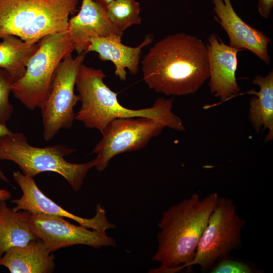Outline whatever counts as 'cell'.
Wrapping results in <instances>:
<instances>
[{"label": "cell", "mask_w": 273, "mask_h": 273, "mask_svg": "<svg viewBox=\"0 0 273 273\" xmlns=\"http://www.w3.org/2000/svg\"><path fill=\"white\" fill-rule=\"evenodd\" d=\"M142 69L144 81L157 93L168 96L195 94L209 78L207 45L185 33L169 34L149 49Z\"/></svg>", "instance_id": "obj_1"}, {"label": "cell", "mask_w": 273, "mask_h": 273, "mask_svg": "<svg viewBox=\"0 0 273 273\" xmlns=\"http://www.w3.org/2000/svg\"><path fill=\"white\" fill-rule=\"evenodd\" d=\"M219 196L214 192L200 199L192 194L165 211L158 224V247L152 260L161 263L157 272H175L190 268L201 235Z\"/></svg>", "instance_id": "obj_2"}, {"label": "cell", "mask_w": 273, "mask_h": 273, "mask_svg": "<svg viewBox=\"0 0 273 273\" xmlns=\"http://www.w3.org/2000/svg\"><path fill=\"white\" fill-rule=\"evenodd\" d=\"M106 74L100 69L81 65L75 86L81 107L75 119L88 128L102 133L112 120L120 118L147 117L163 123L166 127L181 131L185 129L182 120L172 111L173 98H159L152 106L130 109L119 103L117 94L104 82Z\"/></svg>", "instance_id": "obj_3"}, {"label": "cell", "mask_w": 273, "mask_h": 273, "mask_svg": "<svg viewBox=\"0 0 273 273\" xmlns=\"http://www.w3.org/2000/svg\"><path fill=\"white\" fill-rule=\"evenodd\" d=\"M79 0H0V38L14 35L29 44L68 31Z\"/></svg>", "instance_id": "obj_4"}, {"label": "cell", "mask_w": 273, "mask_h": 273, "mask_svg": "<svg viewBox=\"0 0 273 273\" xmlns=\"http://www.w3.org/2000/svg\"><path fill=\"white\" fill-rule=\"evenodd\" d=\"M75 151V149L62 144L33 146L22 132H12L0 136V160L13 162L24 174L33 178L44 172L57 173L77 192L96 163L94 159L82 163H71L65 159Z\"/></svg>", "instance_id": "obj_5"}, {"label": "cell", "mask_w": 273, "mask_h": 273, "mask_svg": "<svg viewBox=\"0 0 273 273\" xmlns=\"http://www.w3.org/2000/svg\"><path fill=\"white\" fill-rule=\"evenodd\" d=\"M38 43L24 74L12 87L13 96L30 110L40 108L48 96L58 65L74 50L68 32L49 34Z\"/></svg>", "instance_id": "obj_6"}, {"label": "cell", "mask_w": 273, "mask_h": 273, "mask_svg": "<svg viewBox=\"0 0 273 273\" xmlns=\"http://www.w3.org/2000/svg\"><path fill=\"white\" fill-rule=\"evenodd\" d=\"M85 54L74 58L69 55L56 69L48 96L39 108L45 141L52 140L62 129L70 128L75 120L74 107L79 98L74 87Z\"/></svg>", "instance_id": "obj_7"}, {"label": "cell", "mask_w": 273, "mask_h": 273, "mask_svg": "<svg viewBox=\"0 0 273 273\" xmlns=\"http://www.w3.org/2000/svg\"><path fill=\"white\" fill-rule=\"evenodd\" d=\"M246 223L237 214L236 206L229 198L219 197L209 216L190 267L198 265L204 271L219 259L240 247L241 233Z\"/></svg>", "instance_id": "obj_8"}, {"label": "cell", "mask_w": 273, "mask_h": 273, "mask_svg": "<svg viewBox=\"0 0 273 273\" xmlns=\"http://www.w3.org/2000/svg\"><path fill=\"white\" fill-rule=\"evenodd\" d=\"M165 127L163 123L147 117L120 118L111 121L92 152L96 155L95 167L102 171L115 156L145 147Z\"/></svg>", "instance_id": "obj_9"}, {"label": "cell", "mask_w": 273, "mask_h": 273, "mask_svg": "<svg viewBox=\"0 0 273 273\" xmlns=\"http://www.w3.org/2000/svg\"><path fill=\"white\" fill-rule=\"evenodd\" d=\"M30 226L37 238L52 252L75 245L96 248L116 245V240L106 233L74 225L61 216L31 213Z\"/></svg>", "instance_id": "obj_10"}, {"label": "cell", "mask_w": 273, "mask_h": 273, "mask_svg": "<svg viewBox=\"0 0 273 273\" xmlns=\"http://www.w3.org/2000/svg\"><path fill=\"white\" fill-rule=\"evenodd\" d=\"M13 178L20 188L22 195L19 199L12 200L16 205L15 211H27L31 214L40 213L68 218L79 225L103 233L107 230L115 228L107 218L105 210L98 203L95 216L90 218H83L63 209L46 196L37 187L34 178L24 174L19 170L13 172Z\"/></svg>", "instance_id": "obj_11"}, {"label": "cell", "mask_w": 273, "mask_h": 273, "mask_svg": "<svg viewBox=\"0 0 273 273\" xmlns=\"http://www.w3.org/2000/svg\"><path fill=\"white\" fill-rule=\"evenodd\" d=\"M208 42L210 92L221 100H228L240 91L236 72L237 55L241 50L226 44L216 33L209 35Z\"/></svg>", "instance_id": "obj_12"}, {"label": "cell", "mask_w": 273, "mask_h": 273, "mask_svg": "<svg viewBox=\"0 0 273 273\" xmlns=\"http://www.w3.org/2000/svg\"><path fill=\"white\" fill-rule=\"evenodd\" d=\"M211 1L215 18L226 32L230 46L240 50H247L265 64H269L268 45L271 39L244 21L234 9L231 0Z\"/></svg>", "instance_id": "obj_13"}, {"label": "cell", "mask_w": 273, "mask_h": 273, "mask_svg": "<svg viewBox=\"0 0 273 273\" xmlns=\"http://www.w3.org/2000/svg\"><path fill=\"white\" fill-rule=\"evenodd\" d=\"M67 32L77 54L87 53L92 37H122L123 33L110 21L106 10L93 0H82L78 14L69 19Z\"/></svg>", "instance_id": "obj_14"}, {"label": "cell", "mask_w": 273, "mask_h": 273, "mask_svg": "<svg viewBox=\"0 0 273 273\" xmlns=\"http://www.w3.org/2000/svg\"><path fill=\"white\" fill-rule=\"evenodd\" d=\"M121 38L118 36L92 37L87 53L97 52L100 60L112 62L115 66V74L124 81L127 76L126 69L132 75L138 73L142 49L151 44L153 39L146 36L139 46L131 47L123 44Z\"/></svg>", "instance_id": "obj_15"}, {"label": "cell", "mask_w": 273, "mask_h": 273, "mask_svg": "<svg viewBox=\"0 0 273 273\" xmlns=\"http://www.w3.org/2000/svg\"><path fill=\"white\" fill-rule=\"evenodd\" d=\"M55 256L43 242L37 238L23 246L6 251L0 265L11 273H51L55 268Z\"/></svg>", "instance_id": "obj_16"}, {"label": "cell", "mask_w": 273, "mask_h": 273, "mask_svg": "<svg viewBox=\"0 0 273 273\" xmlns=\"http://www.w3.org/2000/svg\"><path fill=\"white\" fill-rule=\"evenodd\" d=\"M31 213L14 211L0 201V260L9 249L23 246L37 239L30 226Z\"/></svg>", "instance_id": "obj_17"}, {"label": "cell", "mask_w": 273, "mask_h": 273, "mask_svg": "<svg viewBox=\"0 0 273 273\" xmlns=\"http://www.w3.org/2000/svg\"><path fill=\"white\" fill-rule=\"evenodd\" d=\"M252 82L260 89L250 91L254 96L249 101L248 118L257 133L262 127L268 129L264 140L267 143L273 139V71L264 76H256Z\"/></svg>", "instance_id": "obj_18"}, {"label": "cell", "mask_w": 273, "mask_h": 273, "mask_svg": "<svg viewBox=\"0 0 273 273\" xmlns=\"http://www.w3.org/2000/svg\"><path fill=\"white\" fill-rule=\"evenodd\" d=\"M0 42V68L7 70L14 82L24 74L27 63L38 48V42H25L14 35H7Z\"/></svg>", "instance_id": "obj_19"}, {"label": "cell", "mask_w": 273, "mask_h": 273, "mask_svg": "<svg viewBox=\"0 0 273 273\" xmlns=\"http://www.w3.org/2000/svg\"><path fill=\"white\" fill-rule=\"evenodd\" d=\"M140 12V4L135 0H115L106 9L108 19L122 32L141 23Z\"/></svg>", "instance_id": "obj_20"}, {"label": "cell", "mask_w": 273, "mask_h": 273, "mask_svg": "<svg viewBox=\"0 0 273 273\" xmlns=\"http://www.w3.org/2000/svg\"><path fill=\"white\" fill-rule=\"evenodd\" d=\"M14 80L6 70L0 68V123L6 125L13 112L9 95Z\"/></svg>", "instance_id": "obj_21"}, {"label": "cell", "mask_w": 273, "mask_h": 273, "mask_svg": "<svg viewBox=\"0 0 273 273\" xmlns=\"http://www.w3.org/2000/svg\"><path fill=\"white\" fill-rule=\"evenodd\" d=\"M211 273H254L259 272L258 270L243 262L222 259L212 268Z\"/></svg>", "instance_id": "obj_22"}, {"label": "cell", "mask_w": 273, "mask_h": 273, "mask_svg": "<svg viewBox=\"0 0 273 273\" xmlns=\"http://www.w3.org/2000/svg\"><path fill=\"white\" fill-rule=\"evenodd\" d=\"M273 7V0H258V10L260 16L267 18Z\"/></svg>", "instance_id": "obj_23"}, {"label": "cell", "mask_w": 273, "mask_h": 273, "mask_svg": "<svg viewBox=\"0 0 273 273\" xmlns=\"http://www.w3.org/2000/svg\"><path fill=\"white\" fill-rule=\"evenodd\" d=\"M12 132V131L9 129V128L6 126V125L0 123V136L9 134ZM0 179L3 180L5 182L9 183V180L7 177L5 175L3 172L0 168Z\"/></svg>", "instance_id": "obj_24"}, {"label": "cell", "mask_w": 273, "mask_h": 273, "mask_svg": "<svg viewBox=\"0 0 273 273\" xmlns=\"http://www.w3.org/2000/svg\"><path fill=\"white\" fill-rule=\"evenodd\" d=\"M11 193L6 189H0V201H7L11 199Z\"/></svg>", "instance_id": "obj_25"}, {"label": "cell", "mask_w": 273, "mask_h": 273, "mask_svg": "<svg viewBox=\"0 0 273 273\" xmlns=\"http://www.w3.org/2000/svg\"><path fill=\"white\" fill-rule=\"evenodd\" d=\"M100 5L105 10L108 5L115 0H93Z\"/></svg>", "instance_id": "obj_26"}]
</instances>
